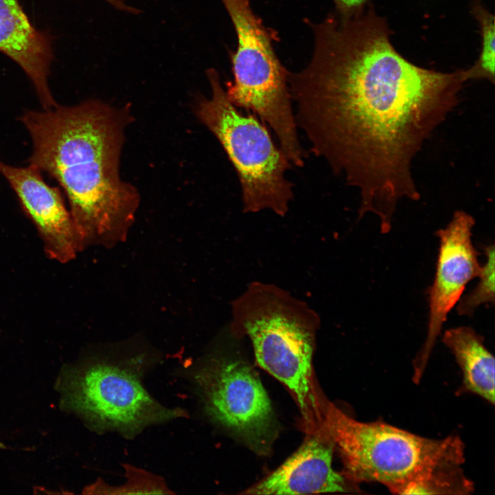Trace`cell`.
<instances>
[{
	"mask_svg": "<svg viewBox=\"0 0 495 495\" xmlns=\"http://www.w3.org/2000/svg\"><path fill=\"white\" fill-rule=\"evenodd\" d=\"M307 22L311 58L287 75L297 128L314 154L358 189L359 218L373 213L386 234L399 201L420 199L412 162L458 104L465 70L410 62L370 3L352 18Z\"/></svg>",
	"mask_w": 495,
	"mask_h": 495,
	"instance_id": "cell-1",
	"label": "cell"
},
{
	"mask_svg": "<svg viewBox=\"0 0 495 495\" xmlns=\"http://www.w3.org/2000/svg\"><path fill=\"white\" fill-rule=\"evenodd\" d=\"M21 120L32 142L30 164L64 190L80 249L124 241L140 204L137 188L120 175L129 110L91 100L26 111Z\"/></svg>",
	"mask_w": 495,
	"mask_h": 495,
	"instance_id": "cell-2",
	"label": "cell"
},
{
	"mask_svg": "<svg viewBox=\"0 0 495 495\" xmlns=\"http://www.w3.org/2000/svg\"><path fill=\"white\" fill-rule=\"evenodd\" d=\"M320 326L314 309L275 284L253 281L231 302L230 333L247 337L257 364L291 392L308 432L321 421L312 370Z\"/></svg>",
	"mask_w": 495,
	"mask_h": 495,
	"instance_id": "cell-3",
	"label": "cell"
},
{
	"mask_svg": "<svg viewBox=\"0 0 495 495\" xmlns=\"http://www.w3.org/2000/svg\"><path fill=\"white\" fill-rule=\"evenodd\" d=\"M320 425L355 485L375 482L393 494L407 483L448 463L462 465L464 445L456 435L432 439L382 421H357L329 402L321 401Z\"/></svg>",
	"mask_w": 495,
	"mask_h": 495,
	"instance_id": "cell-4",
	"label": "cell"
},
{
	"mask_svg": "<svg viewBox=\"0 0 495 495\" xmlns=\"http://www.w3.org/2000/svg\"><path fill=\"white\" fill-rule=\"evenodd\" d=\"M206 73L211 95L197 100L195 113L219 140L236 172L243 212L268 210L285 217L294 198L292 184L285 177L292 163L266 127L230 101L218 72L209 69Z\"/></svg>",
	"mask_w": 495,
	"mask_h": 495,
	"instance_id": "cell-5",
	"label": "cell"
},
{
	"mask_svg": "<svg viewBox=\"0 0 495 495\" xmlns=\"http://www.w3.org/2000/svg\"><path fill=\"white\" fill-rule=\"evenodd\" d=\"M237 37L232 54V82L226 90L237 107L251 110L271 127L289 162L301 167L307 155L299 141L288 85V71L250 0H221Z\"/></svg>",
	"mask_w": 495,
	"mask_h": 495,
	"instance_id": "cell-6",
	"label": "cell"
},
{
	"mask_svg": "<svg viewBox=\"0 0 495 495\" xmlns=\"http://www.w3.org/2000/svg\"><path fill=\"white\" fill-rule=\"evenodd\" d=\"M72 406L100 430L133 435L146 426L185 415L164 407L144 388L129 366L109 360H94L72 374Z\"/></svg>",
	"mask_w": 495,
	"mask_h": 495,
	"instance_id": "cell-7",
	"label": "cell"
},
{
	"mask_svg": "<svg viewBox=\"0 0 495 495\" xmlns=\"http://www.w3.org/2000/svg\"><path fill=\"white\" fill-rule=\"evenodd\" d=\"M208 415L246 441L252 450L266 454L276 434L274 414L256 373L239 358L212 357L197 372Z\"/></svg>",
	"mask_w": 495,
	"mask_h": 495,
	"instance_id": "cell-8",
	"label": "cell"
},
{
	"mask_svg": "<svg viewBox=\"0 0 495 495\" xmlns=\"http://www.w3.org/2000/svg\"><path fill=\"white\" fill-rule=\"evenodd\" d=\"M474 217L463 210L454 212L451 221L437 231L439 248L434 278L428 288L429 315L426 338L414 360L413 381L418 383L450 310L468 283L476 278L481 265L472 241Z\"/></svg>",
	"mask_w": 495,
	"mask_h": 495,
	"instance_id": "cell-9",
	"label": "cell"
},
{
	"mask_svg": "<svg viewBox=\"0 0 495 495\" xmlns=\"http://www.w3.org/2000/svg\"><path fill=\"white\" fill-rule=\"evenodd\" d=\"M0 173L37 228L48 256L61 263L75 258L81 249L70 212L59 189L48 185L41 171L31 164L15 167L0 161Z\"/></svg>",
	"mask_w": 495,
	"mask_h": 495,
	"instance_id": "cell-10",
	"label": "cell"
},
{
	"mask_svg": "<svg viewBox=\"0 0 495 495\" xmlns=\"http://www.w3.org/2000/svg\"><path fill=\"white\" fill-rule=\"evenodd\" d=\"M334 445L320 427L309 432L301 446L278 468L243 494H307L357 490L332 467Z\"/></svg>",
	"mask_w": 495,
	"mask_h": 495,
	"instance_id": "cell-11",
	"label": "cell"
},
{
	"mask_svg": "<svg viewBox=\"0 0 495 495\" xmlns=\"http://www.w3.org/2000/svg\"><path fill=\"white\" fill-rule=\"evenodd\" d=\"M0 52L25 72L43 109L58 104L47 84L52 59L50 40L31 24L17 0H0Z\"/></svg>",
	"mask_w": 495,
	"mask_h": 495,
	"instance_id": "cell-12",
	"label": "cell"
},
{
	"mask_svg": "<svg viewBox=\"0 0 495 495\" xmlns=\"http://www.w3.org/2000/svg\"><path fill=\"white\" fill-rule=\"evenodd\" d=\"M442 341L462 372L459 392L476 394L494 405L495 361L483 338L471 327L462 326L446 331Z\"/></svg>",
	"mask_w": 495,
	"mask_h": 495,
	"instance_id": "cell-13",
	"label": "cell"
},
{
	"mask_svg": "<svg viewBox=\"0 0 495 495\" xmlns=\"http://www.w3.org/2000/svg\"><path fill=\"white\" fill-rule=\"evenodd\" d=\"M461 465H439L401 487L397 494H467L474 485L464 474Z\"/></svg>",
	"mask_w": 495,
	"mask_h": 495,
	"instance_id": "cell-14",
	"label": "cell"
},
{
	"mask_svg": "<svg viewBox=\"0 0 495 495\" xmlns=\"http://www.w3.org/2000/svg\"><path fill=\"white\" fill-rule=\"evenodd\" d=\"M471 12L480 27L481 52L474 64L465 69L467 80H486L495 81V22L494 16L478 0H474Z\"/></svg>",
	"mask_w": 495,
	"mask_h": 495,
	"instance_id": "cell-15",
	"label": "cell"
},
{
	"mask_svg": "<svg viewBox=\"0 0 495 495\" xmlns=\"http://www.w3.org/2000/svg\"><path fill=\"white\" fill-rule=\"evenodd\" d=\"M483 250L486 260L477 276L479 280L474 289L457 302L456 311L460 316H471L481 305L494 302V245H484Z\"/></svg>",
	"mask_w": 495,
	"mask_h": 495,
	"instance_id": "cell-16",
	"label": "cell"
},
{
	"mask_svg": "<svg viewBox=\"0 0 495 495\" xmlns=\"http://www.w3.org/2000/svg\"><path fill=\"white\" fill-rule=\"evenodd\" d=\"M125 485L111 487L104 484H95L89 490L97 494H170L171 492L159 477L142 470L126 465Z\"/></svg>",
	"mask_w": 495,
	"mask_h": 495,
	"instance_id": "cell-17",
	"label": "cell"
},
{
	"mask_svg": "<svg viewBox=\"0 0 495 495\" xmlns=\"http://www.w3.org/2000/svg\"><path fill=\"white\" fill-rule=\"evenodd\" d=\"M370 0H332L336 15L342 19H349L362 12L369 4Z\"/></svg>",
	"mask_w": 495,
	"mask_h": 495,
	"instance_id": "cell-18",
	"label": "cell"
},
{
	"mask_svg": "<svg viewBox=\"0 0 495 495\" xmlns=\"http://www.w3.org/2000/svg\"><path fill=\"white\" fill-rule=\"evenodd\" d=\"M114 7L125 11H133V8H130L126 3L125 0H104Z\"/></svg>",
	"mask_w": 495,
	"mask_h": 495,
	"instance_id": "cell-19",
	"label": "cell"
}]
</instances>
